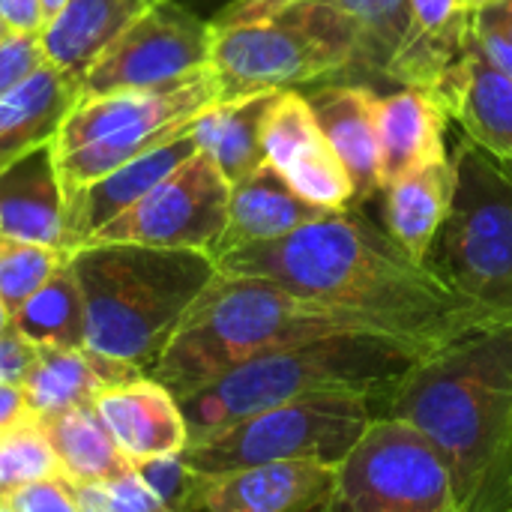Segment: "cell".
<instances>
[{
	"mask_svg": "<svg viewBox=\"0 0 512 512\" xmlns=\"http://www.w3.org/2000/svg\"><path fill=\"white\" fill-rule=\"evenodd\" d=\"M216 270L270 279L297 297L357 318L420 357L512 318L456 294L429 264L411 258L387 228L357 210L330 213L279 240L234 249L216 258Z\"/></svg>",
	"mask_w": 512,
	"mask_h": 512,
	"instance_id": "6da1fadb",
	"label": "cell"
},
{
	"mask_svg": "<svg viewBox=\"0 0 512 512\" xmlns=\"http://www.w3.org/2000/svg\"><path fill=\"white\" fill-rule=\"evenodd\" d=\"M381 414L435 447L456 512H512V318L417 357Z\"/></svg>",
	"mask_w": 512,
	"mask_h": 512,
	"instance_id": "7a4b0ae2",
	"label": "cell"
},
{
	"mask_svg": "<svg viewBox=\"0 0 512 512\" xmlns=\"http://www.w3.org/2000/svg\"><path fill=\"white\" fill-rule=\"evenodd\" d=\"M372 333L357 318L324 303L297 297L258 276L219 273L195 297L150 378L165 384L177 402L222 372L288 345ZM387 339V336H384Z\"/></svg>",
	"mask_w": 512,
	"mask_h": 512,
	"instance_id": "3957f363",
	"label": "cell"
},
{
	"mask_svg": "<svg viewBox=\"0 0 512 512\" xmlns=\"http://www.w3.org/2000/svg\"><path fill=\"white\" fill-rule=\"evenodd\" d=\"M84 297V348L150 375L216 261L189 249L90 243L69 258Z\"/></svg>",
	"mask_w": 512,
	"mask_h": 512,
	"instance_id": "277c9868",
	"label": "cell"
},
{
	"mask_svg": "<svg viewBox=\"0 0 512 512\" xmlns=\"http://www.w3.org/2000/svg\"><path fill=\"white\" fill-rule=\"evenodd\" d=\"M360 69V27L336 0H234L210 21L219 102Z\"/></svg>",
	"mask_w": 512,
	"mask_h": 512,
	"instance_id": "5b68a950",
	"label": "cell"
},
{
	"mask_svg": "<svg viewBox=\"0 0 512 512\" xmlns=\"http://www.w3.org/2000/svg\"><path fill=\"white\" fill-rule=\"evenodd\" d=\"M411 348L360 333L258 354L180 402L189 444L276 405L321 393H366L384 405L387 393L417 360Z\"/></svg>",
	"mask_w": 512,
	"mask_h": 512,
	"instance_id": "8992f818",
	"label": "cell"
},
{
	"mask_svg": "<svg viewBox=\"0 0 512 512\" xmlns=\"http://www.w3.org/2000/svg\"><path fill=\"white\" fill-rule=\"evenodd\" d=\"M216 102L219 84L210 66L156 90L78 96L51 141L63 195L186 135L195 117Z\"/></svg>",
	"mask_w": 512,
	"mask_h": 512,
	"instance_id": "52a82bcc",
	"label": "cell"
},
{
	"mask_svg": "<svg viewBox=\"0 0 512 512\" xmlns=\"http://www.w3.org/2000/svg\"><path fill=\"white\" fill-rule=\"evenodd\" d=\"M453 165L456 195L429 267L465 300L512 315V180L468 138L453 150Z\"/></svg>",
	"mask_w": 512,
	"mask_h": 512,
	"instance_id": "ba28073f",
	"label": "cell"
},
{
	"mask_svg": "<svg viewBox=\"0 0 512 512\" xmlns=\"http://www.w3.org/2000/svg\"><path fill=\"white\" fill-rule=\"evenodd\" d=\"M381 414L366 393H321L276 405L183 450L201 474H222L270 462H315L336 468Z\"/></svg>",
	"mask_w": 512,
	"mask_h": 512,
	"instance_id": "9c48e42d",
	"label": "cell"
},
{
	"mask_svg": "<svg viewBox=\"0 0 512 512\" xmlns=\"http://www.w3.org/2000/svg\"><path fill=\"white\" fill-rule=\"evenodd\" d=\"M315 512H456V498L435 447L411 423L378 414Z\"/></svg>",
	"mask_w": 512,
	"mask_h": 512,
	"instance_id": "30bf717a",
	"label": "cell"
},
{
	"mask_svg": "<svg viewBox=\"0 0 512 512\" xmlns=\"http://www.w3.org/2000/svg\"><path fill=\"white\" fill-rule=\"evenodd\" d=\"M228 201L231 183L222 177L213 159L198 150L129 210L99 228L90 243L189 249L213 258L228 222Z\"/></svg>",
	"mask_w": 512,
	"mask_h": 512,
	"instance_id": "8fae6325",
	"label": "cell"
},
{
	"mask_svg": "<svg viewBox=\"0 0 512 512\" xmlns=\"http://www.w3.org/2000/svg\"><path fill=\"white\" fill-rule=\"evenodd\" d=\"M210 66V21L177 0H156L81 75L78 96L156 90Z\"/></svg>",
	"mask_w": 512,
	"mask_h": 512,
	"instance_id": "7c38bea8",
	"label": "cell"
},
{
	"mask_svg": "<svg viewBox=\"0 0 512 512\" xmlns=\"http://www.w3.org/2000/svg\"><path fill=\"white\" fill-rule=\"evenodd\" d=\"M267 162L297 195L330 213L360 210L354 183L300 90H279L264 117Z\"/></svg>",
	"mask_w": 512,
	"mask_h": 512,
	"instance_id": "4fadbf2b",
	"label": "cell"
},
{
	"mask_svg": "<svg viewBox=\"0 0 512 512\" xmlns=\"http://www.w3.org/2000/svg\"><path fill=\"white\" fill-rule=\"evenodd\" d=\"M336 468L315 462H270L201 474L189 512H315L333 489Z\"/></svg>",
	"mask_w": 512,
	"mask_h": 512,
	"instance_id": "5bb4252c",
	"label": "cell"
},
{
	"mask_svg": "<svg viewBox=\"0 0 512 512\" xmlns=\"http://www.w3.org/2000/svg\"><path fill=\"white\" fill-rule=\"evenodd\" d=\"M93 411L129 462L177 456L189 447V429L177 396L150 375L99 393Z\"/></svg>",
	"mask_w": 512,
	"mask_h": 512,
	"instance_id": "9a60e30c",
	"label": "cell"
},
{
	"mask_svg": "<svg viewBox=\"0 0 512 512\" xmlns=\"http://www.w3.org/2000/svg\"><path fill=\"white\" fill-rule=\"evenodd\" d=\"M198 153V144L192 135H180L174 141H165L138 159L120 165L117 171L66 192V243L69 252L90 243V237L105 228L111 219H117L123 210H129L138 198H144L159 180H165L177 165H183L189 156Z\"/></svg>",
	"mask_w": 512,
	"mask_h": 512,
	"instance_id": "2e32d148",
	"label": "cell"
},
{
	"mask_svg": "<svg viewBox=\"0 0 512 512\" xmlns=\"http://www.w3.org/2000/svg\"><path fill=\"white\" fill-rule=\"evenodd\" d=\"M321 132L351 174L357 207L381 192L378 93L360 84H321L303 93Z\"/></svg>",
	"mask_w": 512,
	"mask_h": 512,
	"instance_id": "e0dca14e",
	"label": "cell"
},
{
	"mask_svg": "<svg viewBox=\"0 0 512 512\" xmlns=\"http://www.w3.org/2000/svg\"><path fill=\"white\" fill-rule=\"evenodd\" d=\"M0 234L69 252L66 198L51 144L30 150L0 171Z\"/></svg>",
	"mask_w": 512,
	"mask_h": 512,
	"instance_id": "ac0fdd59",
	"label": "cell"
},
{
	"mask_svg": "<svg viewBox=\"0 0 512 512\" xmlns=\"http://www.w3.org/2000/svg\"><path fill=\"white\" fill-rule=\"evenodd\" d=\"M324 216H330V210L309 204L303 195L291 189V183L270 162H264L249 177L231 186L228 222L213 252V261L243 246L279 240Z\"/></svg>",
	"mask_w": 512,
	"mask_h": 512,
	"instance_id": "d6986e66",
	"label": "cell"
},
{
	"mask_svg": "<svg viewBox=\"0 0 512 512\" xmlns=\"http://www.w3.org/2000/svg\"><path fill=\"white\" fill-rule=\"evenodd\" d=\"M138 375L147 372L90 348H39L33 369L21 381V393L33 417H45L78 405H93L99 393Z\"/></svg>",
	"mask_w": 512,
	"mask_h": 512,
	"instance_id": "ffe728a7",
	"label": "cell"
},
{
	"mask_svg": "<svg viewBox=\"0 0 512 512\" xmlns=\"http://www.w3.org/2000/svg\"><path fill=\"white\" fill-rule=\"evenodd\" d=\"M450 114L435 96L420 87H402L378 96V144H381V189L414 168L450 159L444 132Z\"/></svg>",
	"mask_w": 512,
	"mask_h": 512,
	"instance_id": "44dd1931",
	"label": "cell"
},
{
	"mask_svg": "<svg viewBox=\"0 0 512 512\" xmlns=\"http://www.w3.org/2000/svg\"><path fill=\"white\" fill-rule=\"evenodd\" d=\"M78 102V78L42 63L0 99V171L30 150L51 144Z\"/></svg>",
	"mask_w": 512,
	"mask_h": 512,
	"instance_id": "7402d4cb",
	"label": "cell"
},
{
	"mask_svg": "<svg viewBox=\"0 0 512 512\" xmlns=\"http://www.w3.org/2000/svg\"><path fill=\"white\" fill-rule=\"evenodd\" d=\"M441 108L459 120L468 141L495 159H512V78L492 66L468 33V57Z\"/></svg>",
	"mask_w": 512,
	"mask_h": 512,
	"instance_id": "603a6c76",
	"label": "cell"
},
{
	"mask_svg": "<svg viewBox=\"0 0 512 512\" xmlns=\"http://www.w3.org/2000/svg\"><path fill=\"white\" fill-rule=\"evenodd\" d=\"M384 225L387 234L417 261L429 264L432 246L450 216L456 195L453 156L408 171L384 186Z\"/></svg>",
	"mask_w": 512,
	"mask_h": 512,
	"instance_id": "cb8c5ba5",
	"label": "cell"
},
{
	"mask_svg": "<svg viewBox=\"0 0 512 512\" xmlns=\"http://www.w3.org/2000/svg\"><path fill=\"white\" fill-rule=\"evenodd\" d=\"M150 3L153 0H69L42 27V48L48 63L81 81L93 60L138 15H144Z\"/></svg>",
	"mask_w": 512,
	"mask_h": 512,
	"instance_id": "d4e9b609",
	"label": "cell"
},
{
	"mask_svg": "<svg viewBox=\"0 0 512 512\" xmlns=\"http://www.w3.org/2000/svg\"><path fill=\"white\" fill-rule=\"evenodd\" d=\"M276 93H255L246 99L216 102L201 111L189 129L201 153L213 159L222 177L234 186L267 162L264 117Z\"/></svg>",
	"mask_w": 512,
	"mask_h": 512,
	"instance_id": "484cf974",
	"label": "cell"
},
{
	"mask_svg": "<svg viewBox=\"0 0 512 512\" xmlns=\"http://www.w3.org/2000/svg\"><path fill=\"white\" fill-rule=\"evenodd\" d=\"M48 438L66 483H105L132 471V462L114 444L93 405L33 417Z\"/></svg>",
	"mask_w": 512,
	"mask_h": 512,
	"instance_id": "4316f807",
	"label": "cell"
},
{
	"mask_svg": "<svg viewBox=\"0 0 512 512\" xmlns=\"http://www.w3.org/2000/svg\"><path fill=\"white\" fill-rule=\"evenodd\" d=\"M12 327L36 348H84V297L69 261L12 315Z\"/></svg>",
	"mask_w": 512,
	"mask_h": 512,
	"instance_id": "83f0119b",
	"label": "cell"
},
{
	"mask_svg": "<svg viewBox=\"0 0 512 512\" xmlns=\"http://www.w3.org/2000/svg\"><path fill=\"white\" fill-rule=\"evenodd\" d=\"M360 27V69L384 75L408 30V0H336Z\"/></svg>",
	"mask_w": 512,
	"mask_h": 512,
	"instance_id": "f1b7e54d",
	"label": "cell"
},
{
	"mask_svg": "<svg viewBox=\"0 0 512 512\" xmlns=\"http://www.w3.org/2000/svg\"><path fill=\"white\" fill-rule=\"evenodd\" d=\"M72 255L0 234V300L15 315Z\"/></svg>",
	"mask_w": 512,
	"mask_h": 512,
	"instance_id": "f546056e",
	"label": "cell"
},
{
	"mask_svg": "<svg viewBox=\"0 0 512 512\" xmlns=\"http://www.w3.org/2000/svg\"><path fill=\"white\" fill-rule=\"evenodd\" d=\"M57 477H63L60 462L36 420L0 435V501H9L21 486Z\"/></svg>",
	"mask_w": 512,
	"mask_h": 512,
	"instance_id": "4dcf8cb0",
	"label": "cell"
},
{
	"mask_svg": "<svg viewBox=\"0 0 512 512\" xmlns=\"http://www.w3.org/2000/svg\"><path fill=\"white\" fill-rule=\"evenodd\" d=\"M72 498L81 512H174L159 501L135 468L105 483H69Z\"/></svg>",
	"mask_w": 512,
	"mask_h": 512,
	"instance_id": "1f68e13d",
	"label": "cell"
},
{
	"mask_svg": "<svg viewBox=\"0 0 512 512\" xmlns=\"http://www.w3.org/2000/svg\"><path fill=\"white\" fill-rule=\"evenodd\" d=\"M132 468L159 501H165L174 512H189L195 486H198V471L183 459V453L138 459L132 462Z\"/></svg>",
	"mask_w": 512,
	"mask_h": 512,
	"instance_id": "d6a6232c",
	"label": "cell"
},
{
	"mask_svg": "<svg viewBox=\"0 0 512 512\" xmlns=\"http://www.w3.org/2000/svg\"><path fill=\"white\" fill-rule=\"evenodd\" d=\"M45 48H42V30L39 33H6L0 39V99L12 93L21 81H27L42 63H45Z\"/></svg>",
	"mask_w": 512,
	"mask_h": 512,
	"instance_id": "836d02e7",
	"label": "cell"
},
{
	"mask_svg": "<svg viewBox=\"0 0 512 512\" xmlns=\"http://www.w3.org/2000/svg\"><path fill=\"white\" fill-rule=\"evenodd\" d=\"M6 504L12 507V512H81L63 477L21 486Z\"/></svg>",
	"mask_w": 512,
	"mask_h": 512,
	"instance_id": "e575fe53",
	"label": "cell"
},
{
	"mask_svg": "<svg viewBox=\"0 0 512 512\" xmlns=\"http://www.w3.org/2000/svg\"><path fill=\"white\" fill-rule=\"evenodd\" d=\"M36 357H39V348L33 342H27L15 327H9L0 336V384L21 387V381L33 369Z\"/></svg>",
	"mask_w": 512,
	"mask_h": 512,
	"instance_id": "d590c367",
	"label": "cell"
},
{
	"mask_svg": "<svg viewBox=\"0 0 512 512\" xmlns=\"http://www.w3.org/2000/svg\"><path fill=\"white\" fill-rule=\"evenodd\" d=\"M0 18L12 33L42 30V0H0Z\"/></svg>",
	"mask_w": 512,
	"mask_h": 512,
	"instance_id": "8d00e7d4",
	"label": "cell"
},
{
	"mask_svg": "<svg viewBox=\"0 0 512 512\" xmlns=\"http://www.w3.org/2000/svg\"><path fill=\"white\" fill-rule=\"evenodd\" d=\"M30 420H33V411L27 408V399H24L21 387L0 384V435L30 423Z\"/></svg>",
	"mask_w": 512,
	"mask_h": 512,
	"instance_id": "74e56055",
	"label": "cell"
},
{
	"mask_svg": "<svg viewBox=\"0 0 512 512\" xmlns=\"http://www.w3.org/2000/svg\"><path fill=\"white\" fill-rule=\"evenodd\" d=\"M66 3H69V0H42V21L48 24ZM45 24H42V27H45Z\"/></svg>",
	"mask_w": 512,
	"mask_h": 512,
	"instance_id": "f35d334b",
	"label": "cell"
},
{
	"mask_svg": "<svg viewBox=\"0 0 512 512\" xmlns=\"http://www.w3.org/2000/svg\"><path fill=\"white\" fill-rule=\"evenodd\" d=\"M459 3V9H465V12H477V9H486V6H492V3H498V0H456Z\"/></svg>",
	"mask_w": 512,
	"mask_h": 512,
	"instance_id": "ab89813d",
	"label": "cell"
},
{
	"mask_svg": "<svg viewBox=\"0 0 512 512\" xmlns=\"http://www.w3.org/2000/svg\"><path fill=\"white\" fill-rule=\"evenodd\" d=\"M9 327H12V315H9V309L3 306V300H0V336H3Z\"/></svg>",
	"mask_w": 512,
	"mask_h": 512,
	"instance_id": "60d3db41",
	"label": "cell"
},
{
	"mask_svg": "<svg viewBox=\"0 0 512 512\" xmlns=\"http://www.w3.org/2000/svg\"><path fill=\"white\" fill-rule=\"evenodd\" d=\"M498 165L504 168V174L512 180V159H498Z\"/></svg>",
	"mask_w": 512,
	"mask_h": 512,
	"instance_id": "b9f144b4",
	"label": "cell"
},
{
	"mask_svg": "<svg viewBox=\"0 0 512 512\" xmlns=\"http://www.w3.org/2000/svg\"><path fill=\"white\" fill-rule=\"evenodd\" d=\"M6 33H9V27H6V24H3V18H0V39H3Z\"/></svg>",
	"mask_w": 512,
	"mask_h": 512,
	"instance_id": "7bdbcfd3",
	"label": "cell"
},
{
	"mask_svg": "<svg viewBox=\"0 0 512 512\" xmlns=\"http://www.w3.org/2000/svg\"><path fill=\"white\" fill-rule=\"evenodd\" d=\"M0 512H12V507H9L6 501H0Z\"/></svg>",
	"mask_w": 512,
	"mask_h": 512,
	"instance_id": "ee69618b",
	"label": "cell"
},
{
	"mask_svg": "<svg viewBox=\"0 0 512 512\" xmlns=\"http://www.w3.org/2000/svg\"><path fill=\"white\" fill-rule=\"evenodd\" d=\"M153 3H156V0H153Z\"/></svg>",
	"mask_w": 512,
	"mask_h": 512,
	"instance_id": "f6af8a7d",
	"label": "cell"
},
{
	"mask_svg": "<svg viewBox=\"0 0 512 512\" xmlns=\"http://www.w3.org/2000/svg\"><path fill=\"white\" fill-rule=\"evenodd\" d=\"M510 3H512V0H510Z\"/></svg>",
	"mask_w": 512,
	"mask_h": 512,
	"instance_id": "bcb514c9",
	"label": "cell"
}]
</instances>
